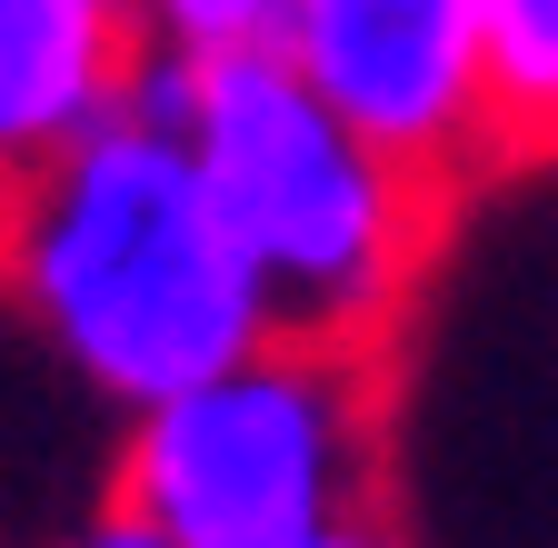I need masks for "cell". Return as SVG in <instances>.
Masks as SVG:
<instances>
[{
  "mask_svg": "<svg viewBox=\"0 0 558 548\" xmlns=\"http://www.w3.org/2000/svg\"><path fill=\"white\" fill-rule=\"evenodd\" d=\"M11 269L100 389L170 399L269 339V300L180 130L90 120L11 210Z\"/></svg>",
  "mask_w": 558,
  "mask_h": 548,
  "instance_id": "obj_1",
  "label": "cell"
},
{
  "mask_svg": "<svg viewBox=\"0 0 558 548\" xmlns=\"http://www.w3.org/2000/svg\"><path fill=\"white\" fill-rule=\"evenodd\" d=\"M190 160L269 300V339L349 350L418 259V180L389 170L269 40L199 50Z\"/></svg>",
  "mask_w": 558,
  "mask_h": 548,
  "instance_id": "obj_2",
  "label": "cell"
},
{
  "mask_svg": "<svg viewBox=\"0 0 558 548\" xmlns=\"http://www.w3.org/2000/svg\"><path fill=\"white\" fill-rule=\"evenodd\" d=\"M360 478V399L339 350L259 339L250 360L209 369L130 439V509L170 548H279L319 519H349Z\"/></svg>",
  "mask_w": 558,
  "mask_h": 548,
  "instance_id": "obj_3",
  "label": "cell"
},
{
  "mask_svg": "<svg viewBox=\"0 0 558 548\" xmlns=\"http://www.w3.org/2000/svg\"><path fill=\"white\" fill-rule=\"evenodd\" d=\"M269 50L409 170L449 180L478 150V0H279Z\"/></svg>",
  "mask_w": 558,
  "mask_h": 548,
  "instance_id": "obj_4",
  "label": "cell"
},
{
  "mask_svg": "<svg viewBox=\"0 0 558 548\" xmlns=\"http://www.w3.org/2000/svg\"><path fill=\"white\" fill-rule=\"evenodd\" d=\"M120 110V0H0V150H60Z\"/></svg>",
  "mask_w": 558,
  "mask_h": 548,
  "instance_id": "obj_5",
  "label": "cell"
},
{
  "mask_svg": "<svg viewBox=\"0 0 558 548\" xmlns=\"http://www.w3.org/2000/svg\"><path fill=\"white\" fill-rule=\"evenodd\" d=\"M478 150H558V0H478Z\"/></svg>",
  "mask_w": 558,
  "mask_h": 548,
  "instance_id": "obj_6",
  "label": "cell"
},
{
  "mask_svg": "<svg viewBox=\"0 0 558 548\" xmlns=\"http://www.w3.org/2000/svg\"><path fill=\"white\" fill-rule=\"evenodd\" d=\"M170 50H250L279 31V0H140Z\"/></svg>",
  "mask_w": 558,
  "mask_h": 548,
  "instance_id": "obj_7",
  "label": "cell"
},
{
  "mask_svg": "<svg viewBox=\"0 0 558 548\" xmlns=\"http://www.w3.org/2000/svg\"><path fill=\"white\" fill-rule=\"evenodd\" d=\"M279 548H389V538H379V528H360V519H319V528L279 538Z\"/></svg>",
  "mask_w": 558,
  "mask_h": 548,
  "instance_id": "obj_8",
  "label": "cell"
},
{
  "mask_svg": "<svg viewBox=\"0 0 558 548\" xmlns=\"http://www.w3.org/2000/svg\"><path fill=\"white\" fill-rule=\"evenodd\" d=\"M81 548H170V538H160L150 519H140V509H120V519H100V528H90Z\"/></svg>",
  "mask_w": 558,
  "mask_h": 548,
  "instance_id": "obj_9",
  "label": "cell"
},
{
  "mask_svg": "<svg viewBox=\"0 0 558 548\" xmlns=\"http://www.w3.org/2000/svg\"><path fill=\"white\" fill-rule=\"evenodd\" d=\"M120 11H130V0H120Z\"/></svg>",
  "mask_w": 558,
  "mask_h": 548,
  "instance_id": "obj_10",
  "label": "cell"
}]
</instances>
